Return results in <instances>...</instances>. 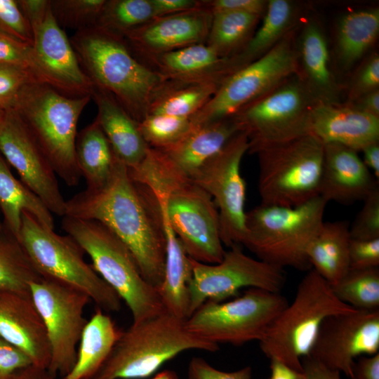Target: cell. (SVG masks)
Here are the masks:
<instances>
[{
  "label": "cell",
  "instance_id": "1",
  "mask_svg": "<svg viewBox=\"0 0 379 379\" xmlns=\"http://www.w3.org/2000/svg\"><path fill=\"white\" fill-rule=\"evenodd\" d=\"M65 215L103 225L130 250L145 280L156 289L161 284L166 241L159 204L117 157L107 182L66 200Z\"/></svg>",
  "mask_w": 379,
  "mask_h": 379
},
{
  "label": "cell",
  "instance_id": "2",
  "mask_svg": "<svg viewBox=\"0 0 379 379\" xmlns=\"http://www.w3.org/2000/svg\"><path fill=\"white\" fill-rule=\"evenodd\" d=\"M133 176L163 204L173 232L192 259L206 264L222 260L225 251L218 211L206 191L169 173L154 150Z\"/></svg>",
  "mask_w": 379,
  "mask_h": 379
},
{
  "label": "cell",
  "instance_id": "3",
  "mask_svg": "<svg viewBox=\"0 0 379 379\" xmlns=\"http://www.w3.org/2000/svg\"><path fill=\"white\" fill-rule=\"evenodd\" d=\"M70 41L93 86L112 94L140 122L165 79L135 57L123 36L95 27L76 31Z\"/></svg>",
  "mask_w": 379,
  "mask_h": 379
},
{
  "label": "cell",
  "instance_id": "4",
  "mask_svg": "<svg viewBox=\"0 0 379 379\" xmlns=\"http://www.w3.org/2000/svg\"><path fill=\"white\" fill-rule=\"evenodd\" d=\"M91 99L90 95L69 96L49 84L32 82L22 88L12 108L69 187L77 186L81 178L75 157L77 124Z\"/></svg>",
  "mask_w": 379,
  "mask_h": 379
},
{
  "label": "cell",
  "instance_id": "5",
  "mask_svg": "<svg viewBox=\"0 0 379 379\" xmlns=\"http://www.w3.org/2000/svg\"><path fill=\"white\" fill-rule=\"evenodd\" d=\"M185 320L166 310L121 331L109 357L91 379H140L190 350L215 352L219 345L191 333Z\"/></svg>",
  "mask_w": 379,
  "mask_h": 379
},
{
  "label": "cell",
  "instance_id": "6",
  "mask_svg": "<svg viewBox=\"0 0 379 379\" xmlns=\"http://www.w3.org/2000/svg\"><path fill=\"white\" fill-rule=\"evenodd\" d=\"M355 310L340 301L331 285L312 269L300 281L293 302L272 321L259 341L260 350L270 360L303 372L302 359L310 355L323 321Z\"/></svg>",
  "mask_w": 379,
  "mask_h": 379
},
{
  "label": "cell",
  "instance_id": "7",
  "mask_svg": "<svg viewBox=\"0 0 379 379\" xmlns=\"http://www.w3.org/2000/svg\"><path fill=\"white\" fill-rule=\"evenodd\" d=\"M326 204L319 196L293 207L260 204L246 213L242 245L269 264L307 270V251L324 222Z\"/></svg>",
  "mask_w": 379,
  "mask_h": 379
},
{
  "label": "cell",
  "instance_id": "8",
  "mask_svg": "<svg viewBox=\"0 0 379 379\" xmlns=\"http://www.w3.org/2000/svg\"><path fill=\"white\" fill-rule=\"evenodd\" d=\"M62 228L90 257L95 272L126 304L133 323L165 310L156 288L145 280L130 250L106 227L95 220L65 215Z\"/></svg>",
  "mask_w": 379,
  "mask_h": 379
},
{
  "label": "cell",
  "instance_id": "9",
  "mask_svg": "<svg viewBox=\"0 0 379 379\" xmlns=\"http://www.w3.org/2000/svg\"><path fill=\"white\" fill-rule=\"evenodd\" d=\"M18 239L41 278L82 291L102 310H120L122 300L87 263L72 237L58 234L24 212Z\"/></svg>",
  "mask_w": 379,
  "mask_h": 379
},
{
  "label": "cell",
  "instance_id": "10",
  "mask_svg": "<svg viewBox=\"0 0 379 379\" xmlns=\"http://www.w3.org/2000/svg\"><path fill=\"white\" fill-rule=\"evenodd\" d=\"M261 204L293 207L319 196L324 143L308 134L258 151Z\"/></svg>",
  "mask_w": 379,
  "mask_h": 379
},
{
  "label": "cell",
  "instance_id": "11",
  "mask_svg": "<svg viewBox=\"0 0 379 379\" xmlns=\"http://www.w3.org/2000/svg\"><path fill=\"white\" fill-rule=\"evenodd\" d=\"M317 102L295 74L232 116L248 138L251 154L310 133Z\"/></svg>",
  "mask_w": 379,
  "mask_h": 379
},
{
  "label": "cell",
  "instance_id": "12",
  "mask_svg": "<svg viewBox=\"0 0 379 379\" xmlns=\"http://www.w3.org/2000/svg\"><path fill=\"white\" fill-rule=\"evenodd\" d=\"M288 304L280 293L250 288L229 301H206L185 324L191 333L206 341L239 346L259 342Z\"/></svg>",
  "mask_w": 379,
  "mask_h": 379
},
{
  "label": "cell",
  "instance_id": "13",
  "mask_svg": "<svg viewBox=\"0 0 379 379\" xmlns=\"http://www.w3.org/2000/svg\"><path fill=\"white\" fill-rule=\"evenodd\" d=\"M299 26L267 54L224 78L211 100L191 118L193 125L231 117L297 74Z\"/></svg>",
  "mask_w": 379,
  "mask_h": 379
},
{
  "label": "cell",
  "instance_id": "14",
  "mask_svg": "<svg viewBox=\"0 0 379 379\" xmlns=\"http://www.w3.org/2000/svg\"><path fill=\"white\" fill-rule=\"evenodd\" d=\"M29 290L50 344L48 371L55 378H62L75 364L79 343L88 321L84 309L91 299L81 290L43 278L32 282Z\"/></svg>",
  "mask_w": 379,
  "mask_h": 379
},
{
  "label": "cell",
  "instance_id": "15",
  "mask_svg": "<svg viewBox=\"0 0 379 379\" xmlns=\"http://www.w3.org/2000/svg\"><path fill=\"white\" fill-rule=\"evenodd\" d=\"M191 261L189 317L206 301L222 302L237 297L243 288L280 293L286 282L283 268L247 255L241 245L230 247L216 264Z\"/></svg>",
  "mask_w": 379,
  "mask_h": 379
},
{
  "label": "cell",
  "instance_id": "16",
  "mask_svg": "<svg viewBox=\"0 0 379 379\" xmlns=\"http://www.w3.org/2000/svg\"><path fill=\"white\" fill-rule=\"evenodd\" d=\"M248 150L247 136L240 131L191 178L211 197L218 211L221 240L228 247L241 245L246 234V182L240 166Z\"/></svg>",
  "mask_w": 379,
  "mask_h": 379
},
{
  "label": "cell",
  "instance_id": "17",
  "mask_svg": "<svg viewBox=\"0 0 379 379\" xmlns=\"http://www.w3.org/2000/svg\"><path fill=\"white\" fill-rule=\"evenodd\" d=\"M378 352L379 310H355L328 317L308 357L352 379L355 359Z\"/></svg>",
  "mask_w": 379,
  "mask_h": 379
},
{
  "label": "cell",
  "instance_id": "18",
  "mask_svg": "<svg viewBox=\"0 0 379 379\" xmlns=\"http://www.w3.org/2000/svg\"><path fill=\"white\" fill-rule=\"evenodd\" d=\"M0 153L20 180L52 213L65 214L66 200L57 175L45 154L20 117L13 109L5 111L0 125Z\"/></svg>",
  "mask_w": 379,
  "mask_h": 379
},
{
  "label": "cell",
  "instance_id": "19",
  "mask_svg": "<svg viewBox=\"0 0 379 379\" xmlns=\"http://www.w3.org/2000/svg\"><path fill=\"white\" fill-rule=\"evenodd\" d=\"M213 15L202 4L157 17L124 35L130 49L144 59L194 44H205Z\"/></svg>",
  "mask_w": 379,
  "mask_h": 379
},
{
  "label": "cell",
  "instance_id": "20",
  "mask_svg": "<svg viewBox=\"0 0 379 379\" xmlns=\"http://www.w3.org/2000/svg\"><path fill=\"white\" fill-rule=\"evenodd\" d=\"M35 58L49 84L73 97L91 94L93 84L84 72L77 54L51 8L34 34Z\"/></svg>",
  "mask_w": 379,
  "mask_h": 379
},
{
  "label": "cell",
  "instance_id": "21",
  "mask_svg": "<svg viewBox=\"0 0 379 379\" xmlns=\"http://www.w3.org/2000/svg\"><path fill=\"white\" fill-rule=\"evenodd\" d=\"M0 338L21 350L33 366L48 369L50 344L31 294L0 291Z\"/></svg>",
  "mask_w": 379,
  "mask_h": 379
},
{
  "label": "cell",
  "instance_id": "22",
  "mask_svg": "<svg viewBox=\"0 0 379 379\" xmlns=\"http://www.w3.org/2000/svg\"><path fill=\"white\" fill-rule=\"evenodd\" d=\"M358 153L340 144H324L319 196L327 203L348 205L363 201L378 187Z\"/></svg>",
  "mask_w": 379,
  "mask_h": 379
},
{
  "label": "cell",
  "instance_id": "23",
  "mask_svg": "<svg viewBox=\"0 0 379 379\" xmlns=\"http://www.w3.org/2000/svg\"><path fill=\"white\" fill-rule=\"evenodd\" d=\"M239 132L238 125L231 117L194 126L174 145L161 149H152L168 172L178 178L191 180Z\"/></svg>",
  "mask_w": 379,
  "mask_h": 379
},
{
  "label": "cell",
  "instance_id": "24",
  "mask_svg": "<svg viewBox=\"0 0 379 379\" xmlns=\"http://www.w3.org/2000/svg\"><path fill=\"white\" fill-rule=\"evenodd\" d=\"M296 35L298 75L317 103L341 104V87L331 67L327 37L320 22H301Z\"/></svg>",
  "mask_w": 379,
  "mask_h": 379
},
{
  "label": "cell",
  "instance_id": "25",
  "mask_svg": "<svg viewBox=\"0 0 379 379\" xmlns=\"http://www.w3.org/2000/svg\"><path fill=\"white\" fill-rule=\"evenodd\" d=\"M310 133L324 144H340L359 152L379 141V118L345 103H317L310 113Z\"/></svg>",
  "mask_w": 379,
  "mask_h": 379
},
{
  "label": "cell",
  "instance_id": "26",
  "mask_svg": "<svg viewBox=\"0 0 379 379\" xmlns=\"http://www.w3.org/2000/svg\"><path fill=\"white\" fill-rule=\"evenodd\" d=\"M91 95L98 109L95 120L115 156L128 169L137 168L149 149L139 131L138 122L109 93L93 86Z\"/></svg>",
  "mask_w": 379,
  "mask_h": 379
},
{
  "label": "cell",
  "instance_id": "27",
  "mask_svg": "<svg viewBox=\"0 0 379 379\" xmlns=\"http://www.w3.org/2000/svg\"><path fill=\"white\" fill-rule=\"evenodd\" d=\"M302 7L290 0H268L262 23L246 46L226 58L227 76L260 58L300 25Z\"/></svg>",
  "mask_w": 379,
  "mask_h": 379
},
{
  "label": "cell",
  "instance_id": "28",
  "mask_svg": "<svg viewBox=\"0 0 379 379\" xmlns=\"http://www.w3.org/2000/svg\"><path fill=\"white\" fill-rule=\"evenodd\" d=\"M156 199L160 208L166 241L164 278L157 291L165 310L186 319L190 314L189 286L192 277L191 258L173 232L163 204Z\"/></svg>",
  "mask_w": 379,
  "mask_h": 379
},
{
  "label": "cell",
  "instance_id": "29",
  "mask_svg": "<svg viewBox=\"0 0 379 379\" xmlns=\"http://www.w3.org/2000/svg\"><path fill=\"white\" fill-rule=\"evenodd\" d=\"M164 79L193 80L226 77V59L206 44H194L145 59Z\"/></svg>",
  "mask_w": 379,
  "mask_h": 379
},
{
  "label": "cell",
  "instance_id": "30",
  "mask_svg": "<svg viewBox=\"0 0 379 379\" xmlns=\"http://www.w3.org/2000/svg\"><path fill=\"white\" fill-rule=\"evenodd\" d=\"M222 81L165 79L152 95L147 114L191 119L211 100Z\"/></svg>",
  "mask_w": 379,
  "mask_h": 379
},
{
  "label": "cell",
  "instance_id": "31",
  "mask_svg": "<svg viewBox=\"0 0 379 379\" xmlns=\"http://www.w3.org/2000/svg\"><path fill=\"white\" fill-rule=\"evenodd\" d=\"M350 239L347 222H324L307 248V257L312 270L331 286L350 269Z\"/></svg>",
  "mask_w": 379,
  "mask_h": 379
},
{
  "label": "cell",
  "instance_id": "32",
  "mask_svg": "<svg viewBox=\"0 0 379 379\" xmlns=\"http://www.w3.org/2000/svg\"><path fill=\"white\" fill-rule=\"evenodd\" d=\"M379 34V9L368 8L349 12L338 21L335 51L339 67L348 71L374 45Z\"/></svg>",
  "mask_w": 379,
  "mask_h": 379
},
{
  "label": "cell",
  "instance_id": "33",
  "mask_svg": "<svg viewBox=\"0 0 379 379\" xmlns=\"http://www.w3.org/2000/svg\"><path fill=\"white\" fill-rule=\"evenodd\" d=\"M121 333L111 317L98 307L83 331L75 364L62 379H91L109 357Z\"/></svg>",
  "mask_w": 379,
  "mask_h": 379
},
{
  "label": "cell",
  "instance_id": "34",
  "mask_svg": "<svg viewBox=\"0 0 379 379\" xmlns=\"http://www.w3.org/2000/svg\"><path fill=\"white\" fill-rule=\"evenodd\" d=\"M27 212L44 226L53 229L52 213L20 180L14 177L11 166L0 153V213L3 225L18 238L22 215Z\"/></svg>",
  "mask_w": 379,
  "mask_h": 379
},
{
  "label": "cell",
  "instance_id": "35",
  "mask_svg": "<svg viewBox=\"0 0 379 379\" xmlns=\"http://www.w3.org/2000/svg\"><path fill=\"white\" fill-rule=\"evenodd\" d=\"M75 157L86 188L98 189L107 182L116 156L95 119L77 133Z\"/></svg>",
  "mask_w": 379,
  "mask_h": 379
},
{
  "label": "cell",
  "instance_id": "36",
  "mask_svg": "<svg viewBox=\"0 0 379 379\" xmlns=\"http://www.w3.org/2000/svg\"><path fill=\"white\" fill-rule=\"evenodd\" d=\"M261 18L254 14L237 11L213 14L205 44L220 58H231L246 46Z\"/></svg>",
  "mask_w": 379,
  "mask_h": 379
},
{
  "label": "cell",
  "instance_id": "37",
  "mask_svg": "<svg viewBox=\"0 0 379 379\" xmlns=\"http://www.w3.org/2000/svg\"><path fill=\"white\" fill-rule=\"evenodd\" d=\"M41 279L18 239L2 223L0 226V291L30 294V284Z\"/></svg>",
  "mask_w": 379,
  "mask_h": 379
},
{
  "label": "cell",
  "instance_id": "38",
  "mask_svg": "<svg viewBox=\"0 0 379 379\" xmlns=\"http://www.w3.org/2000/svg\"><path fill=\"white\" fill-rule=\"evenodd\" d=\"M331 286L340 301L356 310H379V267L350 268Z\"/></svg>",
  "mask_w": 379,
  "mask_h": 379
},
{
  "label": "cell",
  "instance_id": "39",
  "mask_svg": "<svg viewBox=\"0 0 379 379\" xmlns=\"http://www.w3.org/2000/svg\"><path fill=\"white\" fill-rule=\"evenodd\" d=\"M154 18L151 0H106L95 27L124 36Z\"/></svg>",
  "mask_w": 379,
  "mask_h": 379
},
{
  "label": "cell",
  "instance_id": "40",
  "mask_svg": "<svg viewBox=\"0 0 379 379\" xmlns=\"http://www.w3.org/2000/svg\"><path fill=\"white\" fill-rule=\"evenodd\" d=\"M138 125L146 143L156 149L174 145L194 126L190 118L163 114H147Z\"/></svg>",
  "mask_w": 379,
  "mask_h": 379
},
{
  "label": "cell",
  "instance_id": "41",
  "mask_svg": "<svg viewBox=\"0 0 379 379\" xmlns=\"http://www.w3.org/2000/svg\"><path fill=\"white\" fill-rule=\"evenodd\" d=\"M56 22L77 31L95 27L106 0H50Z\"/></svg>",
  "mask_w": 379,
  "mask_h": 379
},
{
  "label": "cell",
  "instance_id": "42",
  "mask_svg": "<svg viewBox=\"0 0 379 379\" xmlns=\"http://www.w3.org/2000/svg\"><path fill=\"white\" fill-rule=\"evenodd\" d=\"M32 82L40 81L27 69L0 63V109L4 111L12 109L22 88Z\"/></svg>",
  "mask_w": 379,
  "mask_h": 379
},
{
  "label": "cell",
  "instance_id": "43",
  "mask_svg": "<svg viewBox=\"0 0 379 379\" xmlns=\"http://www.w3.org/2000/svg\"><path fill=\"white\" fill-rule=\"evenodd\" d=\"M0 34L33 46V32L20 9L17 0H0Z\"/></svg>",
  "mask_w": 379,
  "mask_h": 379
},
{
  "label": "cell",
  "instance_id": "44",
  "mask_svg": "<svg viewBox=\"0 0 379 379\" xmlns=\"http://www.w3.org/2000/svg\"><path fill=\"white\" fill-rule=\"evenodd\" d=\"M363 206L350 226L352 239H379V187L363 201Z\"/></svg>",
  "mask_w": 379,
  "mask_h": 379
},
{
  "label": "cell",
  "instance_id": "45",
  "mask_svg": "<svg viewBox=\"0 0 379 379\" xmlns=\"http://www.w3.org/2000/svg\"><path fill=\"white\" fill-rule=\"evenodd\" d=\"M0 63L26 68L32 72L40 82L49 84L35 58L32 46L20 43L1 34Z\"/></svg>",
  "mask_w": 379,
  "mask_h": 379
},
{
  "label": "cell",
  "instance_id": "46",
  "mask_svg": "<svg viewBox=\"0 0 379 379\" xmlns=\"http://www.w3.org/2000/svg\"><path fill=\"white\" fill-rule=\"evenodd\" d=\"M379 89V55L374 52L361 62L350 83L345 103Z\"/></svg>",
  "mask_w": 379,
  "mask_h": 379
},
{
  "label": "cell",
  "instance_id": "47",
  "mask_svg": "<svg viewBox=\"0 0 379 379\" xmlns=\"http://www.w3.org/2000/svg\"><path fill=\"white\" fill-rule=\"evenodd\" d=\"M187 379H252V369L245 366L234 371L219 370L201 357H192L188 364Z\"/></svg>",
  "mask_w": 379,
  "mask_h": 379
},
{
  "label": "cell",
  "instance_id": "48",
  "mask_svg": "<svg viewBox=\"0 0 379 379\" xmlns=\"http://www.w3.org/2000/svg\"><path fill=\"white\" fill-rule=\"evenodd\" d=\"M349 262L350 268L379 267V239L371 240L351 239Z\"/></svg>",
  "mask_w": 379,
  "mask_h": 379
},
{
  "label": "cell",
  "instance_id": "49",
  "mask_svg": "<svg viewBox=\"0 0 379 379\" xmlns=\"http://www.w3.org/2000/svg\"><path fill=\"white\" fill-rule=\"evenodd\" d=\"M32 365L21 350L0 338V379H8L16 371Z\"/></svg>",
  "mask_w": 379,
  "mask_h": 379
},
{
  "label": "cell",
  "instance_id": "50",
  "mask_svg": "<svg viewBox=\"0 0 379 379\" xmlns=\"http://www.w3.org/2000/svg\"><path fill=\"white\" fill-rule=\"evenodd\" d=\"M204 7L213 14L226 12L237 11L244 12L258 15H264L267 0H211L201 1Z\"/></svg>",
  "mask_w": 379,
  "mask_h": 379
},
{
  "label": "cell",
  "instance_id": "51",
  "mask_svg": "<svg viewBox=\"0 0 379 379\" xmlns=\"http://www.w3.org/2000/svg\"><path fill=\"white\" fill-rule=\"evenodd\" d=\"M17 1L34 35L44 22L51 10V1L17 0Z\"/></svg>",
  "mask_w": 379,
  "mask_h": 379
},
{
  "label": "cell",
  "instance_id": "52",
  "mask_svg": "<svg viewBox=\"0 0 379 379\" xmlns=\"http://www.w3.org/2000/svg\"><path fill=\"white\" fill-rule=\"evenodd\" d=\"M155 18L179 13L194 9L200 5L197 0H151Z\"/></svg>",
  "mask_w": 379,
  "mask_h": 379
},
{
  "label": "cell",
  "instance_id": "53",
  "mask_svg": "<svg viewBox=\"0 0 379 379\" xmlns=\"http://www.w3.org/2000/svg\"><path fill=\"white\" fill-rule=\"evenodd\" d=\"M352 379H379V352L354 361Z\"/></svg>",
  "mask_w": 379,
  "mask_h": 379
},
{
  "label": "cell",
  "instance_id": "54",
  "mask_svg": "<svg viewBox=\"0 0 379 379\" xmlns=\"http://www.w3.org/2000/svg\"><path fill=\"white\" fill-rule=\"evenodd\" d=\"M302 365L307 379H341L339 371L329 369L309 357L302 359Z\"/></svg>",
  "mask_w": 379,
  "mask_h": 379
},
{
  "label": "cell",
  "instance_id": "55",
  "mask_svg": "<svg viewBox=\"0 0 379 379\" xmlns=\"http://www.w3.org/2000/svg\"><path fill=\"white\" fill-rule=\"evenodd\" d=\"M355 109L379 118V89L364 94L350 103Z\"/></svg>",
  "mask_w": 379,
  "mask_h": 379
},
{
  "label": "cell",
  "instance_id": "56",
  "mask_svg": "<svg viewBox=\"0 0 379 379\" xmlns=\"http://www.w3.org/2000/svg\"><path fill=\"white\" fill-rule=\"evenodd\" d=\"M270 370L269 379H307L304 371L299 372L276 359H270Z\"/></svg>",
  "mask_w": 379,
  "mask_h": 379
},
{
  "label": "cell",
  "instance_id": "57",
  "mask_svg": "<svg viewBox=\"0 0 379 379\" xmlns=\"http://www.w3.org/2000/svg\"><path fill=\"white\" fill-rule=\"evenodd\" d=\"M362 161L376 180L379 179V141L364 147Z\"/></svg>",
  "mask_w": 379,
  "mask_h": 379
},
{
  "label": "cell",
  "instance_id": "58",
  "mask_svg": "<svg viewBox=\"0 0 379 379\" xmlns=\"http://www.w3.org/2000/svg\"><path fill=\"white\" fill-rule=\"evenodd\" d=\"M48 369L30 365L14 373L8 379H55Z\"/></svg>",
  "mask_w": 379,
  "mask_h": 379
},
{
  "label": "cell",
  "instance_id": "59",
  "mask_svg": "<svg viewBox=\"0 0 379 379\" xmlns=\"http://www.w3.org/2000/svg\"><path fill=\"white\" fill-rule=\"evenodd\" d=\"M150 379H178V376L174 371L165 370L157 373Z\"/></svg>",
  "mask_w": 379,
  "mask_h": 379
},
{
  "label": "cell",
  "instance_id": "60",
  "mask_svg": "<svg viewBox=\"0 0 379 379\" xmlns=\"http://www.w3.org/2000/svg\"><path fill=\"white\" fill-rule=\"evenodd\" d=\"M4 114H5V111H4V110H2V109H0V125H1V121H2V120H3Z\"/></svg>",
  "mask_w": 379,
  "mask_h": 379
},
{
  "label": "cell",
  "instance_id": "61",
  "mask_svg": "<svg viewBox=\"0 0 379 379\" xmlns=\"http://www.w3.org/2000/svg\"><path fill=\"white\" fill-rule=\"evenodd\" d=\"M0 215H1V213H0ZM2 225V221L0 219V226Z\"/></svg>",
  "mask_w": 379,
  "mask_h": 379
},
{
  "label": "cell",
  "instance_id": "62",
  "mask_svg": "<svg viewBox=\"0 0 379 379\" xmlns=\"http://www.w3.org/2000/svg\"><path fill=\"white\" fill-rule=\"evenodd\" d=\"M306 376H307V375H306Z\"/></svg>",
  "mask_w": 379,
  "mask_h": 379
},
{
  "label": "cell",
  "instance_id": "63",
  "mask_svg": "<svg viewBox=\"0 0 379 379\" xmlns=\"http://www.w3.org/2000/svg\"></svg>",
  "mask_w": 379,
  "mask_h": 379
}]
</instances>
